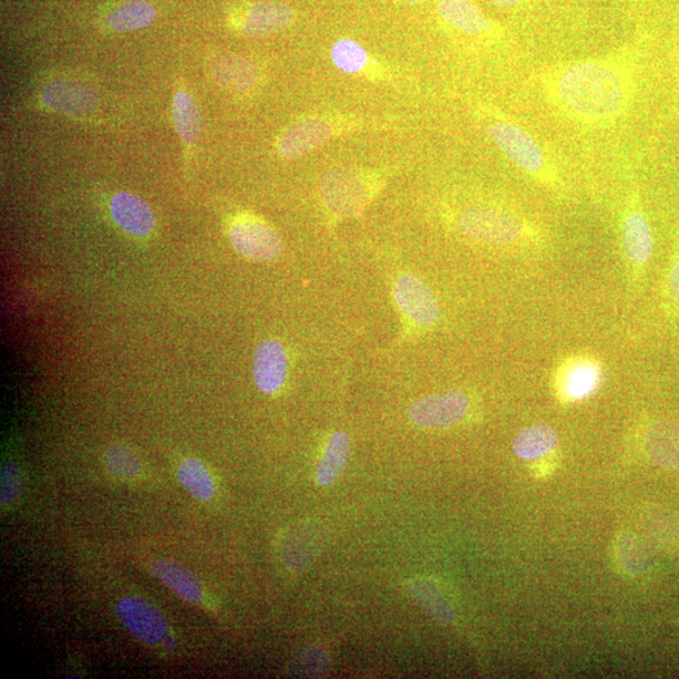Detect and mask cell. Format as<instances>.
Wrapping results in <instances>:
<instances>
[{"label":"cell","mask_w":679,"mask_h":679,"mask_svg":"<svg viewBox=\"0 0 679 679\" xmlns=\"http://www.w3.org/2000/svg\"><path fill=\"white\" fill-rule=\"evenodd\" d=\"M639 55L627 45L598 58L555 63L539 72L538 85L547 104L573 123L610 126L637 96Z\"/></svg>","instance_id":"6da1fadb"},{"label":"cell","mask_w":679,"mask_h":679,"mask_svg":"<svg viewBox=\"0 0 679 679\" xmlns=\"http://www.w3.org/2000/svg\"><path fill=\"white\" fill-rule=\"evenodd\" d=\"M487 133L498 151L517 169L548 189L560 187V175L545 146L528 130L501 114H492Z\"/></svg>","instance_id":"7a4b0ae2"},{"label":"cell","mask_w":679,"mask_h":679,"mask_svg":"<svg viewBox=\"0 0 679 679\" xmlns=\"http://www.w3.org/2000/svg\"><path fill=\"white\" fill-rule=\"evenodd\" d=\"M463 236L482 245L523 247L537 244L542 230L523 214L500 207L476 206L464 209L457 218Z\"/></svg>","instance_id":"3957f363"},{"label":"cell","mask_w":679,"mask_h":679,"mask_svg":"<svg viewBox=\"0 0 679 679\" xmlns=\"http://www.w3.org/2000/svg\"><path fill=\"white\" fill-rule=\"evenodd\" d=\"M623 253L632 278L644 276L654 256L652 227L641 202L640 194L632 191L627 198L620 219Z\"/></svg>","instance_id":"277c9868"},{"label":"cell","mask_w":679,"mask_h":679,"mask_svg":"<svg viewBox=\"0 0 679 679\" xmlns=\"http://www.w3.org/2000/svg\"><path fill=\"white\" fill-rule=\"evenodd\" d=\"M116 613L126 629L144 645L173 647L169 623L153 604L142 598L127 597L117 603Z\"/></svg>","instance_id":"5b68a950"},{"label":"cell","mask_w":679,"mask_h":679,"mask_svg":"<svg viewBox=\"0 0 679 679\" xmlns=\"http://www.w3.org/2000/svg\"><path fill=\"white\" fill-rule=\"evenodd\" d=\"M470 407V398L462 390H446L416 400L409 408V418L423 428H445L461 422Z\"/></svg>","instance_id":"8992f818"},{"label":"cell","mask_w":679,"mask_h":679,"mask_svg":"<svg viewBox=\"0 0 679 679\" xmlns=\"http://www.w3.org/2000/svg\"><path fill=\"white\" fill-rule=\"evenodd\" d=\"M229 240L240 256L258 263H269L284 253L280 236L266 223L255 218L237 220L229 230Z\"/></svg>","instance_id":"52a82bcc"},{"label":"cell","mask_w":679,"mask_h":679,"mask_svg":"<svg viewBox=\"0 0 679 679\" xmlns=\"http://www.w3.org/2000/svg\"><path fill=\"white\" fill-rule=\"evenodd\" d=\"M394 299L407 319L418 327L432 328L441 318L439 301L421 278L403 275L394 285Z\"/></svg>","instance_id":"ba28073f"},{"label":"cell","mask_w":679,"mask_h":679,"mask_svg":"<svg viewBox=\"0 0 679 679\" xmlns=\"http://www.w3.org/2000/svg\"><path fill=\"white\" fill-rule=\"evenodd\" d=\"M321 193L330 210L341 217L358 214L368 199L366 184L357 174L346 169H335L325 175Z\"/></svg>","instance_id":"9c48e42d"},{"label":"cell","mask_w":679,"mask_h":679,"mask_svg":"<svg viewBox=\"0 0 679 679\" xmlns=\"http://www.w3.org/2000/svg\"><path fill=\"white\" fill-rule=\"evenodd\" d=\"M41 96L45 106L69 116L90 115L99 106L96 92L79 81L53 80L44 85Z\"/></svg>","instance_id":"30bf717a"},{"label":"cell","mask_w":679,"mask_h":679,"mask_svg":"<svg viewBox=\"0 0 679 679\" xmlns=\"http://www.w3.org/2000/svg\"><path fill=\"white\" fill-rule=\"evenodd\" d=\"M288 359L280 341L266 340L256 349L254 377L257 388L265 394H275L285 383Z\"/></svg>","instance_id":"8fae6325"},{"label":"cell","mask_w":679,"mask_h":679,"mask_svg":"<svg viewBox=\"0 0 679 679\" xmlns=\"http://www.w3.org/2000/svg\"><path fill=\"white\" fill-rule=\"evenodd\" d=\"M332 128L322 120H304L288 128L278 143V153L284 160L292 161L311 153L329 142Z\"/></svg>","instance_id":"7c38bea8"},{"label":"cell","mask_w":679,"mask_h":679,"mask_svg":"<svg viewBox=\"0 0 679 679\" xmlns=\"http://www.w3.org/2000/svg\"><path fill=\"white\" fill-rule=\"evenodd\" d=\"M601 373L597 361L590 358H574L560 368L557 374V389L565 399L586 398L598 388Z\"/></svg>","instance_id":"4fadbf2b"},{"label":"cell","mask_w":679,"mask_h":679,"mask_svg":"<svg viewBox=\"0 0 679 679\" xmlns=\"http://www.w3.org/2000/svg\"><path fill=\"white\" fill-rule=\"evenodd\" d=\"M110 212L116 225L127 234L145 237L155 226L154 213L142 198L130 193H117L110 202Z\"/></svg>","instance_id":"5bb4252c"},{"label":"cell","mask_w":679,"mask_h":679,"mask_svg":"<svg viewBox=\"0 0 679 679\" xmlns=\"http://www.w3.org/2000/svg\"><path fill=\"white\" fill-rule=\"evenodd\" d=\"M290 6L281 2H258L248 8L240 30L250 37H264L286 30L294 21Z\"/></svg>","instance_id":"9a60e30c"},{"label":"cell","mask_w":679,"mask_h":679,"mask_svg":"<svg viewBox=\"0 0 679 679\" xmlns=\"http://www.w3.org/2000/svg\"><path fill=\"white\" fill-rule=\"evenodd\" d=\"M645 449L648 457L659 466L679 470V422L659 420L650 424Z\"/></svg>","instance_id":"2e32d148"},{"label":"cell","mask_w":679,"mask_h":679,"mask_svg":"<svg viewBox=\"0 0 679 679\" xmlns=\"http://www.w3.org/2000/svg\"><path fill=\"white\" fill-rule=\"evenodd\" d=\"M151 570L157 580L184 601L195 604V606L204 601V589L199 579L182 564L156 559L152 563Z\"/></svg>","instance_id":"e0dca14e"},{"label":"cell","mask_w":679,"mask_h":679,"mask_svg":"<svg viewBox=\"0 0 679 679\" xmlns=\"http://www.w3.org/2000/svg\"><path fill=\"white\" fill-rule=\"evenodd\" d=\"M436 12L454 30L469 35H481L492 30V22L472 0H440Z\"/></svg>","instance_id":"ac0fdd59"},{"label":"cell","mask_w":679,"mask_h":679,"mask_svg":"<svg viewBox=\"0 0 679 679\" xmlns=\"http://www.w3.org/2000/svg\"><path fill=\"white\" fill-rule=\"evenodd\" d=\"M350 451L351 441L347 432H335L330 436L319 466L316 469V481L320 486H331L341 476L348 466Z\"/></svg>","instance_id":"d6986e66"},{"label":"cell","mask_w":679,"mask_h":679,"mask_svg":"<svg viewBox=\"0 0 679 679\" xmlns=\"http://www.w3.org/2000/svg\"><path fill=\"white\" fill-rule=\"evenodd\" d=\"M559 443V435L553 426L538 424L525 428L514 441L513 450L517 457L534 461L552 453Z\"/></svg>","instance_id":"ffe728a7"},{"label":"cell","mask_w":679,"mask_h":679,"mask_svg":"<svg viewBox=\"0 0 679 679\" xmlns=\"http://www.w3.org/2000/svg\"><path fill=\"white\" fill-rule=\"evenodd\" d=\"M212 71L223 85L237 91H247L257 81L255 64L239 55H219L212 63Z\"/></svg>","instance_id":"44dd1931"},{"label":"cell","mask_w":679,"mask_h":679,"mask_svg":"<svg viewBox=\"0 0 679 679\" xmlns=\"http://www.w3.org/2000/svg\"><path fill=\"white\" fill-rule=\"evenodd\" d=\"M176 133L185 145L198 142L202 133V115L197 102L185 91L176 92L173 101Z\"/></svg>","instance_id":"7402d4cb"},{"label":"cell","mask_w":679,"mask_h":679,"mask_svg":"<svg viewBox=\"0 0 679 679\" xmlns=\"http://www.w3.org/2000/svg\"><path fill=\"white\" fill-rule=\"evenodd\" d=\"M156 12L145 0H128L114 9L107 17V25L115 32H132L151 25Z\"/></svg>","instance_id":"603a6c76"},{"label":"cell","mask_w":679,"mask_h":679,"mask_svg":"<svg viewBox=\"0 0 679 679\" xmlns=\"http://www.w3.org/2000/svg\"><path fill=\"white\" fill-rule=\"evenodd\" d=\"M412 598L435 620L450 625L455 618L451 603L446 600L439 588L426 579L416 578L408 584Z\"/></svg>","instance_id":"cb8c5ba5"},{"label":"cell","mask_w":679,"mask_h":679,"mask_svg":"<svg viewBox=\"0 0 679 679\" xmlns=\"http://www.w3.org/2000/svg\"><path fill=\"white\" fill-rule=\"evenodd\" d=\"M645 533L650 542L659 548L672 547L679 538L678 521L672 513L662 508H652L644 516Z\"/></svg>","instance_id":"d4e9b609"},{"label":"cell","mask_w":679,"mask_h":679,"mask_svg":"<svg viewBox=\"0 0 679 679\" xmlns=\"http://www.w3.org/2000/svg\"><path fill=\"white\" fill-rule=\"evenodd\" d=\"M616 553L623 569L631 575L647 572L652 564L647 546L635 534H620L616 543Z\"/></svg>","instance_id":"484cf974"},{"label":"cell","mask_w":679,"mask_h":679,"mask_svg":"<svg viewBox=\"0 0 679 679\" xmlns=\"http://www.w3.org/2000/svg\"><path fill=\"white\" fill-rule=\"evenodd\" d=\"M178 480L199 501L212 500L216 492L209 471L198 460H185L178 469Z\"/></svg>","instance_id":"4316f807"},{"label":"cell","mask_w":679,"mask_h":679,"mask_svg":"<svg viewBox=\"0 0 679 679\" xmlns=\"http://www.w3.org/2000/svg\"><path fill=\"white\" fill-rule=\"evenodd\" d=\"M330 655L320 647H309L297 655L287 667V676L292 678H320L328 672Z\"/></svg>","instance_id":"83f0119b"},{"label":"cell","mask_w":679,"mask_h":679,"mask_svg":"<svg viewBox=\"0 0 679 679\" xmlns=\"http://www.w3.org/2000/svg\"><path fill=\"white\" fill-rule=\"evenodd\" d=\"M109 471L121 480H135L142 473V462L125 445H113L105 453Z\"/></svg>","instance_id":"f1b7e54d"},{"label":"cell","mask_w":679,"mask_h":679,"mask_svg":"<svg viewBox=\"0 0 679 679\" xmlns=\"http://www.w3.org/2000/svg\"><path fill=\"white\" fill-rule=\"evenodd\" d=\"M331 60L339 70L353 73L366 66L368 54L361 44L346 39L333 44Z\"/></svg>","instance_id":"f546056e"},{"label":"cell","mask_w":679,"mask_h":679,"mask_svg":"<svg viewBox=\"0 0 679 679\" xmlns=\"http://www.w3.org/2000/svg\"><path fill=\"white\" fill-rule=\"evenodd\" d=\"M663 300L667 312L679 321V238L675 241L672 256L667 267Z\"/></svg>","instance_id":"4dcf8cb0"},{"label":"cell","mask_w":679,"mask_h":679,"mask_svg":"<svg viewBox=\"0 0 679 679\" xmlns=\"http://www.w3.org/2000/svg\"><path fill=\"white\" fill-rule=\"evenodd\" d=\"M22 488L21 471L14 463H7L2 472V505L9 506L20 496Z\"/></svg>","instance_id":"1f68e13d"},{"label":"cell","mask_w":679,"mask_h":679,"mask_svg":"<svg viewBox=\"0 0 679 679\" xmlns=\"http://www.w3.org/2000/svg\"><path fill=\"white\" fill-rule=\"evenodd\" d=\"M490 3L501 8H515L526 2V0H488Z\"/></svg>","instance_id":"d6a6232c"},{"label":"cell","mask_w":679,"mask_h":679,"mask_svg":"<svg viewBox=\"0 0 679 679\" xmlns=\"http://www.w3.org/2000/svg\"><path fill=\"white\" fill-rule=\"evenodd\" d=\"M403 2L409 3V4H418V3H422L423 0H403Z\"/></svg>","instance_id":"836d02e7"}]
</instances>
